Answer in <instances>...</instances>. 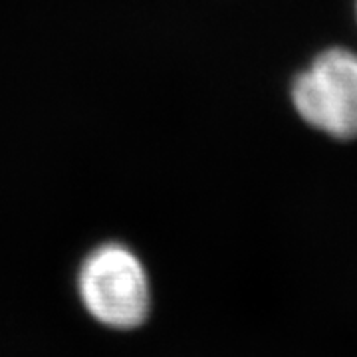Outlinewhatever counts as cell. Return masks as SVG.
<instances>
[{"label": "cell", "mask_w": 357, "mask_h": 357, "mask_svg": "<svg viewBox=\"0 0 357 357\" xmlns=\"http://www.w3.org/2000/svg\"><path fill=\"white\" fill-rule=\"evenodd\" d=\"M76 294L89 318L107 330L141 328L153 307V286L143 258L121 241H103L82 256Z\"/></svg>", "instance_id": "cell-1"}, {"label": "cell", "mask_w": 357, "mask_h": 357, "mask_svg": "<svg viewBox=\"0 0 357 357\" xmlns=\"http://www.w3.org/2000/svg\"><path fill=\"white\" fill-rule=\"evenodd\" d=\"M296 114L310 128L333 139H357V54L333 46L294 77Z\"/></svg>", "instance_id": "cell-2"}]
</instances>
